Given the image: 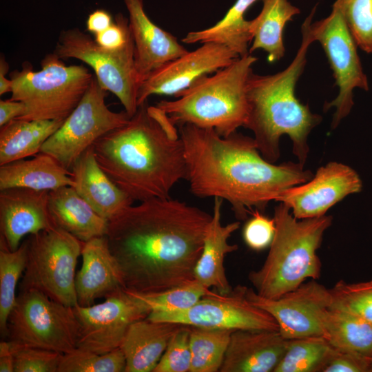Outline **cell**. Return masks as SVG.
Returning <instances> with one entry per match:
<instances>
[{
	"label": "cell",
	"instance_id": "obj_1",
	"mask_svg": "<svg viewBox=\"0 0 372 372\" xmlns=\"http://www.w3.org/2000/svg\"><path fill=\"white\" fill-rule=\"evenodd\" d=\"M211 219L171 197L132 205L110 219L105 236L125 289L148 294L194 280Z\"/></svg>",
	"mask_w": 372,
	"mask_h": 372
},
{
	"label": "cell",
	"instance_id": "obj_2",
	"mask_svg": "<svg viewBox=\"0 0 372 372\" xmlns=\"http://www.w3.org/2000/svg\"><path fill=\"white\" fill-rule=\"evenodd\" d=\"M183 143L189 191L195 196L228 202L236 218L263 212L287 189L313 176L298 163L267 161L255 140L237 132L227 137L190 124L178 127Z\"/></svg>",
	"mask_w": 372,
	"mask_h": 372
},
{
	"label": "cell",
	"instance_id": "obj_3",
	"mask_svg": "<svg viewBox=\"0 0 372 372\" xmlns=\"http://www.w3.org/2000/svg\"><path fill=\"white\" fill-rule=\"evenodd\" d=\"M93 149L100 167L134 201L169 198L174 186L187 178L178 127L147 101L127 123L97 140Z\"/></svg>",
	"mask_w": 372,
	"mask_h": 372
},
{
	"label": "cell",
	"instance_id": "obj_4",
	"mask_svg": "<svg viewBox=\"0 0 372 372\" xmlns=\"http://www.w3.org/2000/svg\"><path fill=\"white\" fill-rule=\"evenodd\" d=\"M315 6L301 27L302 41L291 63L283 70L267 75L252 72L247 82L249 115L244 127L250 130L262 156L276 163L280 156V139L287 135L292 142L293 154L304 165L309 147L308 136L322 121L295 95L297 81L302 74L309 45L313 42L309 25Z\"/></svg>",
	"mask_w": 372,
	"mask_h": 372
},
{
	"label": "cell",
	"instance_id": "obj_5",
	"mask_svg": "<svg viewBox=\"0 0 372 372\" xmlns=\"http://www.w3.org/2000/svg\"><path fill=\"white\" fill-rule=\"evenodd\" d=\"M276 230L262 265L249 272L255 291L267 298H278L304 282L318 280L321 262L317 254L332 217L298 219L282 203L274 208Z\"/></svg>",
	"mask_w": 372,
	"mask_h": 372
},
{
	"label": "cell",
	"instance_id": "obj_6",
	"mask_svg": "<svg viewBox=\"0 0 372 372\" xmlns=\"http://www.w3.org/2000/svg\"><path fill=\"white\" fill-rule=\"evenodd\" d=\"M258 58L251 54L196 81L176 100H161L156 106L177 127L190 124L214 130L227 137L244 127L249 115L247 82Z\"/></svg>",
	"mask_w": 372,
	"mask_h": 372
},
{
	"label": "cell",
	"instance_id": "obj_7",
	"mask_svg": "<svg viewBox=\"0 0 372 372\" xmlns=\"http://www.w3.org/2000/svg\"><path fill=\"white\" fill-rule=\"evenodd\" d=\"M94 74L83 65L67 66L54 52L34 71L23 63L21 70L10 74L12 101L25 105L19 119L65 121L87 90Z\"/></svg>",
	"mask_w": 372,
	"mask_h": 372
},
{
	"label": "cell",
	"instance_id": "obj_8",
	"mask_svg": "<svg viewBox=\"0 0 372 372\" xmlns=\"http://www.w3.org/2000/svg\"><path fill=\"white\" fill-rule=\"evenodd\" d=\"M26 266L20 290L37 289L66 306L78 304L76 267L83 242L53 227L29 235Z\"/></svg>",
	"mask_w": 372,
	"mask_h": 372
},
{
	"label": "cell",
	"instance_id": "obj_9",
	"mask_svg": "<svg viewBox=\"0 0 372 372\" xmlns=\"http://www.w3.org/2000/svg\"><path fill=\"white\" fill-rule=\"evenodd\" d=\"M79 323L74 307L35 289L20 290L8 319L10 341L65 354L77 348Z\"/></svg>",
	"mask_w": 372,
	"mask_h": 372
},
{
	"label": "cell",
	"instance_id": "obj_10",
	"mask_svg": "<svg viewBox=\"0 0 372 372\" xmlns=\"http://www.w3.org/2000/svg\"><path fill=\"white\" fill-rule=\"evenodd\" d=\"M53 52L61 59H76L88 65L100 85L119 99L127 114L132 117L136 113L141 83L132 36L122 48L107 50L77 28L63 30Z\"/></svg>",
	"mask_w": 372,
	"mask_h": 372
},
{
	"label": "cell",
	"instance_id": "obj_11",
	"mask_svg": "<svg viewBox=\"0 0 372 372\" xmlns=\"http://www.w3.org/2000/svg\"><path fill=\"white\" fill-rule=\"evenodd\" d=\"M107 91L95 75L83 97L61 126L44 143L41 152L53 156L67 170L101 136L128 122L124 110L112 111L105 103Z\"/></svg>",
	"mask_w": 372,
	"mask_h": 372
},
{
	"label": "cell",
	"instance_id": "obj_12",
	"mask_svg": "<svg viewBox=\"0 0 372 372\" xmlns=\"http://www.w3.org/2000/svg\"><path fill=\"white\" fill-rule=\"evenodd\" d=\"M309 32L313 42L318 41L323 48L339 88L336 98L324 104V111L335 110L331 122L335 129L353 107L354 89L369 90L368 79L338 0L328 17L310 23Z\"/></svg>",
	"mask_w": 372,
	"mask_h": 372
},
{
	"label": "cell",
	"instance_id": "obj_13",
	"mask_svg": "<svg viewBox=\"0 0 372 372\" xmlns=\"http://www.w3.org/2000/svg\"><path fill=\"white\" fill-rule=\"evenodd\" d=\"M246 287L237 286L227 294L211 291L187 309L153 311L147 318L155 322L211 329L278 331L273 318L246 298Z\"/></svg>",
	"mask_w": 372,
	"mask_h": 372
},
{
	"label": "cell",
	"instance_id": "obj_14",
	"mask_svg": "<svg viewBox=\"0 0 372 372\" xmlns=\"http://www.w3.org/2000/svg\"><path fill=\"white\" fill-rule=\"evenodd\" d=\"M77 348L105 353L120 347L131 324L148 317L150 308L134 292L123 288L87 307L76 304Z\"/></svg>",
	"mask_w": 372,
	"mask_h": 372
},
{
	"label": "cell",
	"instance_id": "obj_15",
	"mask_svg": "<svg viewBox=\"0 0 372 372\" xmlns=\"http://www.w3.org/2000/svg\"><path fill=\"white\" fill-rule=\"evenodd\" d=\"M316 280L310 279L278 298H264L246 287L245 297L273 318L285 339L323 336V320L332 298L330 289Z\"/></svg>",
	"mask_w": 372,
	"mask_h": 372
},
{
	"label": "cell",
	"instance_id": "obj_16",
	"mask_svg": "<svg viewBox=\"0 0 372 372\" xmlns=\"http://www.w3.org/2000/svg\"><path fill=\"white\" fill-rule=\"evenodd\" d=\"M239 56L226 45L207 42L153 71L138 87V107L151 95H170L189 87L198 79L225 68Z\"/></svg>",
	"mask_w": 372,
	"mask_h": 372
},
{
	"label": "cell",
	"instance_id": "obj_17",
	"mask_svg": "<svg viewBox=\"0 0 372 372\" xmlns=\"http://www.w3.org/2000/svg\"><path fill=\"white\" fill-rule=\"evenodd\" d=\"M362 182L351 167L335 161L320 167L311 179L285 189L276 199L298 219L319 217L349 195L360 192Z\"/></svg>",
	"mask_w": 372,
	"mask_h": 372
},
{
	"label": "cell",
	"instance_id": "obj_18",
	"mask_svg": "<svg viewBox=\"0 0 372 372\" xmlns=\"http://www.w3.org/2000/svg\"><path fill=\"white\" fill-rule=\"evenodd\" d=\"M49 192L24 187L0 190V240L10 250H17L24 236L54 227Z\"/></svg>",
	"mask_w": 372,
	"mask_h": 372
},
{
	"label": "cell",
	"instance_id": "obj_19",
	"mask_svg": "<svg viewBox=\"0 0 372 372\" xmlns=\"http://www.w3.org/2000/svg\"><path fill=\"white\" fill-rule=\"evenodd\" d=\"M134 43V60L140 83L165 63L188 50L176 37L159 28L147 17L143 0H123ZM141 84V83H140Z\"/></svg>",
	"mask_w": 372,
	"mask_h": 372
},
{
	"label": "cell",
	"instance_id": "obj_20",
	"mask_svg": "<svg viewBox=\"0 0 372 372\" xmlns=\"http://www.w3.org/2000/svg\"><path fill=\"white\" fill-rule=\"evenodd\" d=\"M287 344L276 330H235L220 372H273Z\"/></svg>",
	"mask_w": 372,
	"mask_h": 372
},
{
	"label": "cell",
	"instance_id": "obj_21",
	"mask_svg": "<svg viewBox=\"0 0 372 372\" xmlns=\"http://www.w3.org/2000/svg\"><path fill=\"white\" fill-rule=\"evenodd\" d=\"M82 265L76 273L75 289L78 304L87 307L96 300L125 288L117 262L106 236L83 243Z\"/></svg>",
	"mask_w": 372,
	"mask_h": 372
},
{
	"label": "cell",
	"instance_id": "obj_22",
	"mask_svg": "<svg viewBox=\"0 0 372 372\" xmlns=\"http://www.w3.org/2000/svg\"><path fill=\"white\" fill-rule=\"evenodd\" d=\"M72 187L102 217L110 220L134 202L115 185L99 165L93 146L70 169Z\"/></svg>",
	"mask_w": 372,
	"mask_h": 372
},
{
	"label": "cell",
	"instance_id": "obj_23",
	"mask_svg": "<svg viewBox=\"0 0 372 372\" xmlns=\"http://www.w3.org/2000/svg\"><path fill=\"white\" fill-rule=\"evenodd\" d=\"M223 200L214 198L213 212L204 238L203 248L194 270V280L203 287H213L220 294L232 291L225 273V256L238 249V245L229 244V238L240 227L235 221L223 225L221 208Z\"/></svg>",
	"mask_w": 372,
	"mask_h": 372
},
{
	"label": "cell",
	"instance_id": "obj_24",
	"mask_svg": "<svg viewBox=\"0 0 372 372\" xmlns=\"http://www.w3.org/2000/svg\"><path fill=\"white\" fill-rule=\"evenodd\" d=\"M182 324L147 318L130 324L120 346L125 372H153L173 334Z\"/></svg>",
	"mask_w": 372,
	"mask_h": 372
},
{
	"label": "cell",
	"instance_id": "obj_25",
	"mask_svg": "<svg viewBox=\"0 0 372 372\" xmlns=\"http://www.w3.org/2000/svg\"><path fill=\"white\" fill-rule=\"evenodd\" d=\"M48 209L54 227L83 242L106 236L109 220L100 216L71 186L50 191Z\"/></svg>",
	"mask_w": 372,
	"mask_h": 372
},
{
	"label": "cell",
	"instance_id": "obj_26",
	"mask_svg": "<svg viewBox=\"0 0 372 372\" xmlns=\"http://www.w3.org/2000/svg\"><path fill=\"white\" fill-rule=\"evenodd\" d=\"M73 185L70 172L53 156L41 152L32 158L0 165V190L24 187L51 191Z\"/></svg>",
	"mask_w": 372,
	"mask_h": 372
},
{
	"label": "cell",
	"instance_id": "obj_27",
	"mask_svg": "<svg viewBox=\"0 0 372 372\" xmlns=\"http://www.w3.org/2000/svg\"><path fill=\"white\" fill-rule=\"evenodd\" d=\"M60 120L14 118L0 130V165L34 156L61 126Z\"/></svg>",
	"mask_w": 372,
	"mask_h": 372
},
{
	"label": "cell",
	"instance_id": "obj_28",
	"mask_svg": "<svg viewBox=\"0 0 372 372\" xmlns=\"http://www.w3.org/2000/svg\"><path fill=\"white\" fill-rule=\"evenodd\" d=\"M262 3L260 14L249 21L252 45L249 52L263 50L267 53V61L273 63L284 56V28L300 10L288 0H262Z\"/></svg>",
	"mask_w": 372,
	"mask_h": 372
},
{
	"label": "cell",
	"instance_id": "obj_29",
	"mask_svg": "<svg viewBox=\"0 0 372 372\" xmlns=\"http://www.w3.org/2000/svg\"><path fill=\"white\" fill-rule=\"evenodd\" d=\"M258 0H236L224 17L213 26L188 32L182 41L187 44L215 42L226 45L239 57L249 54L252 41L249 21L245 18L249 8Z\"/></svg>",
	"mask_w": 372,
	"mask_h": 372
},
{
	"label": "cell",
	"instance_id": "obj_30",
	"mask_svg": "<svg viewBox=\"0 0 372 372\" xmlns=\"http://www.w3.org/2000/svg\"><path fill=\"white\" fill-rule=\"evenodd\" d=\"M323 337L336 349L372 358V323L358 315L329 309L323 320Z\"/></svg>",
	"mask_w": 372,
	"mask_h": 372
},
{
	"label": "cell",
	"instance_id": "obj_31",
	"mask_svg": "<svg viewBox=\"0 0 372 372\" xmlns=\"http://www.w3.org/2000/svg\"><path fill=\"white\" fill-rule=\"evenodd\" d=\"M333 351L323 336L287 340L285 353L273 372H322Z\"/></svg>",
	"mask_w": 372,
	"mask_h": 372
},
{
	"label": "cell",
	"instance_id": "obj_32",
	"mask_svg": "<svg viewBox=\"0 0 372 372\" xmlns=\"http://www.w3.org/2000/svg\"><path fill=\"white\" fill-rule=\"evenodd\" d=\"M233 331L230 329L191 327L190 372L219 371Z\"/></svg>",
	"mask_w": 372,
	"mask_h": 372
},
{
	"label": "cell",
	"instance_id": "obj_33",
	"mask_svg": "<svg viewBox=\"0 0 372 372\" xmlns=\"http://www.w3.org/2000/svg\"><path fill=\"white\" fill-rule=\"evenodd\" d=\"M27 249V240L15 251L0 240V332L3 339L8 335V319L17 300V283L25 269Z\"/></svg>",
	"mask_w": 372,
	"mask_h": 372
},
{
	"label": "cell",
	"instance_id": "obj_34",
	"mask_svg": "<svg viewBox=\"0 0 372 372\" xmlns=\"http://www.w3.org/2000/svg\"><path fill=\"white\" fill-rule=\"evenodd\" d=\"M125 364L121 347L105 353L76 348L63 355L59 372H125Z\"/></svg>",
	"mask_w": 372,
	"mask_h": 372
},
{
	"label": "cell",
	"instance_id": "obj_35",
	"mask_svg": "<svg viewBox=\"0 0 372 372\" xmlns=\"http://www.w3.org/2000/svg\"><path fill=\"white\" fill-rule=\"evenodd\" d=\"M211 292L209 289L194 280L158 293H136L150 308L151 311H174L192 307Z\"/></svg>",
	"mask_w": 372,
	"mask_h": 372
},
{
	"label": "cell",
	"instance_id": "obj_36",
	"mask_svg": "<svg viewBox=\"0 0 372 372\" xmlns=\"http://www.w3.org/2000/svg\"><path fill=\"white\" fill-rule=\"evenodd\" d=\"M330 291V309L349 311L372 323V280L355 283L341 280Z\"/></svg>",
	"mask_w": 372,
	"mask_h": 372
},
{
	"label": "cell",
	"instance_id": "obj_37",
	"mask_svg": "<svg viewBox=\"0 0 372 372\" xmlns=\"http://www.w3.org/2000/svg\"><path fill=\"white\" fill-rule=\"evenodd\" d=\"M345 21L357 45L372 53V0H338Z\"/></svg>",
	"mask_w": 372,
	"mask_h": 372
},
{
	"label": "cell",
	"instance_id": "obj_38",
	"mask_svg": "<svg viewBox=\"0 0 372 372\" xmlns=\"http://www.w3.org/2000/svg\"><path fill=\"white\" fill-rule=\"evenodd\" d=\"M10 342L14 372H59L63 353Z\"/></svg>",
	"mask_w": 372,
	"mask_h": 372
},
{
	"label": "cell",
	"instance_id": "obj_39",
	"mask_svg": "<svg viewBox=\"0 0 372 372\" xmlns=\"http://www.w3.org/2000/svg\"><path fill=\"white\" fill-rule=\"evenodd\" d=\"M191 327L182 324L173 334L153 372H190Z\"/></svg>",
	"mask_w": 372,
	"mask_h": 372
},
{
	"label": "cell",
	"instance_id": "obj_40",
	"mask_svg": "<svg viewBox=\"0 0 372 372\" xmlns=\"http://www.w3.org/2000/svg\"><path fill=\"white\" fill-rule=\"evenodd\" d=\"M244 226L242 236L246 245L256 251L269 247L276 230L273 218H269L256 209Z\"/></svg>",
	"mask_w": 372,
	"mask_h": 372
},
{
	"label": "cell",
	"instance_id": "obj_41",
	"mask_svg": "<svg viewBox=\"0 0 372 372\" xmlns=\"http://www.w3.org/2000/svg\"><path fill=\"white\" fill-rule=\"evenodd\" d=\"M371 363L372 358L334 348L322 372H370Z\"/></svg>",
	"mask_w": 372,
	"mask_h": 372
},
{
	"label": "cell",
	"instance_id": "obj_42",
	"mask_svg": "<svg viewBox=\"0 0 372 372\" xmlns=\"http://www.w3.org/2000/svg\"><path fill=\"white\" fill-rule=\"evenodd\" d=\"M131 37L128 19L118 13L111 25L95 34L94 40L105 50H116L125 46Z\"/></svg>",
	"mask_w": 372,
	"mask_h": 372
},
{
	"label": "cell",
	"instance_id": "obj_43",
	"mask_svg": "<svg viewBox=\"0 0 372 372\" xmlns=\"http://www.w3.org/2000/svg\"><path fill=\"white\" fill-rule=\"evenodd\" d=\"M113 22L114 19L110 12L98 9L89 14L86 21V29L95 35L106 30Z\"/></svg>",
	"mask_w": 372,
	"mask_h": 372
},
{
	"label": "cell",
	"instance_id": "obj_44",
	"mask_svg": "<svg viewBox=\"0 0 372 372\" xmlns=\"http://www.w3.org/2000/svg\"><path fill=\"white\" fill-rule=\"evenodd\" d=\"M25 105L23 103L11 99L0 101V127L23 114Z\"/></svg>",
	"mask_w": 372,
	"mask_h": 372
},
{
	"label": "cell",
	"instance_id": "obj_45",
	"mask_svg": "<svg viewBox=\"0 0 372 372\" xmlns=\"http://www.w3.org/2000/svg\"><path fill=\"white\" fill-rule=\"evenodd\" d=\"M0 372H14V358L9 340L0 342Z\"/></svg>",
	"mask_w": 372,
	"mask_h": 372
},
{
	"label": "cell",
	"instance_id": "obj_46",
	"mask_svg": "<svg viewBox=\"0 0 372 372\" xmlns=\"http://www.w3.org/2000/svg\"><path fill=\"white\" fill-rule=\"evenodd\" d=\"M9 65L6 61L4 56H1L0 58V95L7 92H11L12 81L6 77V74L8 72Z\"/></svg>",
	"mask_w": 372,
	"mask_h": 372
},
{
	"label": "cell",
	"instance_id": "obj_47",
	"mask_svg": "<svg viewBox=\"0 0 372 372\" xmlns=\"http://www.w3.org/2000/svg\"><path fill=\"white\" fill-rule=\"evenodd\" d=\"M370 372H372V363H371V366Z\"/></svg>",
	"mask_w": 372,
	"mask_h": 372
}]
</instances>
